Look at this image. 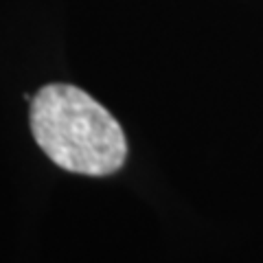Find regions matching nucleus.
I'll list each match as a JSON object with an SVG mask.
<instances>
[{"mask_svg":"<svg viewBox=\"0 0 263 263\" xmlns=\"http://www.w3.org/2000/svg\"><path fill=\"white\" fill-rule=\"evenodd\" d=\"M31 132L57 167L84 176H110L127 156L119 121L70 84L44 86L31 99Z\"/></svg>","mask_w":263,"mask_h":263,"instance_id":"1","label":"nucleus"}]
</instances>
